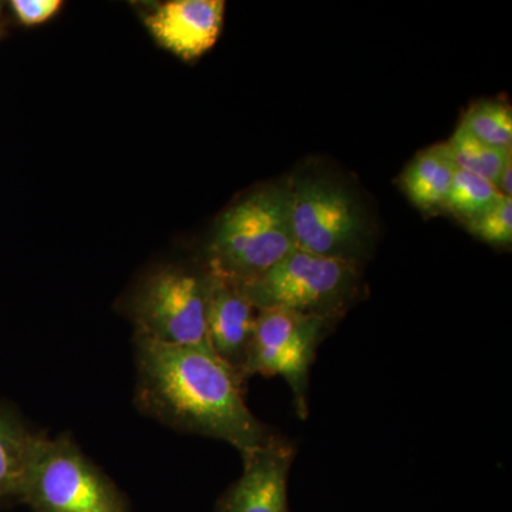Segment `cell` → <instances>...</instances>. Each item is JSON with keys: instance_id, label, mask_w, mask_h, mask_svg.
Returning a JSON list of instances; mask_svg holds the SVG:
<instances>
[{"instance_id": "cell-1", "label": "cell", "mask_w": 512, "mask_h": 512, "mask_svg": "<svg viewBox=\"0 0 512 512\" xmlns=\"http://www.w3.org/2000/svg\"><path fill=\"white\" fill-rule=\"evenodd\" d=\"M134 353L141 413L171 429L225 441L241 456L275 436L245 402L247 380L210 348L136 336Z\"/></svg>"}, {"instance_id": "cell-2", "label": "cell", "mask_w": 512, "mask_h": 512, "mask_svg": "<svg viewBox=\"0 0 512 512\" xmlns=\"http://www.w3.org/2000/svg\"><path fill=\"white\" fill-rule=\"evenodd\" d=\"M295 249L289 185H269L224 212L208 245L207 271L245 284Z\"/></svg>"}, {"instance_id": "cell-3", "label": "cell", "mask_w": 512, "mask_h": 512, "mask_svg": "<svg viewBox=\"0 0 512 512\" xmlns=\"http://www.w3.org/2000/svg\"><path fill=\"white\" fill-rule=\"evenodd\" d=\"M22 503L33 512H131L126 497L72 437H37Z\"/></svg>"}, {"instance_id": "cell-4", "label": "cell", "mask_w": 512, "mask_h": 512, "mask_svg": "<svg viewBox=\"0 0 512 512\" xmlns=\"http://www.w3.org/2000/svg\"><path fill=\"white\" fill-rule=\"evenodd\" d=\"M237 286L258 311L285 309L333 320L359 291V266L295 249L258 278Z\"/></svg>"}, {"instance_id": "cell-5", "label": "cell", "mask_w": 512, "mask_h": 512, "mask_svg": "<svg viewBox=\"0 0 512 512\" xmlns=\"http://www.w3.org/2000/svg\"><path fill=\"white\" fill-rule=\"evenodd\" d=\"M207 274L161 266L137 286L128 302L136 336L173 346L210 348L207 340Z\"/></svg>"}, {"instance_id": "cell-6", "label": "cell", "mask_w": 512, "mask_h": 512, "mask_svg": "<svg viewBox=\"0 0 512 512\" xmlns=\"http://www.w3.org/2000/svg\"><path fill=\"white\" fill-rule=\"evenodd\" d=\"M332 320L285 309L258 311L254 339L242 376H281L301 419L308 416L309 370Z\"/></svg>"}, {"instance_id": "cell-7", "label": "cell", "mask_w": 512, "mask_h": 512, "mask_svg": "<svg viewBox=\"0 0 512 512\" xmlns=\"http://www.w3.org/2000/svg\"><path fill=\"white\" fill-rule=\"evenodd\" d=\"M289 190L296 249L357 262L363 224L348 192L319 177L298 178L289 185Z\"/></svg>"}, {"instance_id": "cell-8", "label": "cell", "mask_w": 512, "mask_h": 512, "mask_svg": "<svg viewBox=\"0 0 512 512\" xmlns=\"http://www.w3.org/2000/svg\"><path fill=\"white\" fill-rule=\"evenodd\" d=\"M293 457L295 448L278 436L244 454V471L222 495L217 512H289L288 477Z\"/></svg>"}, {"instance_id": "cell-9", "label": "cell", "mask_w": 512, "mask_h": 512, "mask_svg": "<svg viewBox=\"0 0 512 512\" xmlns=\"http://www.w3.org/2000/svg\"><path fill=\"white\" fill-rule=\"evenodd\" d=\"M224 13L222 0H170L154 6L144 23L164 49L190 62L217 43Z\"/></svg>"}, {"instance_id": "cell-10", "label": "cell", "mask_w": 512, "mask_h": 512, "mask_svg": "<svg viewBox=\"0 0 512 512\" xmlns=\"http://www.w3.org/2000/svg\"><path fill=\"white\" fill-rule=\"evenodd\" d=\"M207 340L222 362L242 376L254 339L258 309L237 285L207 271ZM244 377V376H242Z\"/></svg>"}, {"instance_id": "cell-11", "label": "cell", "mask_w": 512, "mask_h": 512, "mask_svg": "<svg viewBox=\"0 0 512 512\" xmlns=\"http://www.w3.org/2000/svg\"><path fill=\"white\" fill-rule=\"evenodd\" d=\"M457 165L444 144L430 148L414 158L403 174V188L419 210H444Z\"/></svg>"}, {"instance_id": "cell-12", "label": "cell", "mask_w": 512, "mask_h": 512, "mask_svg": "<svg viewBox=\"0 0 512 512\" xmlns=\"http://www.w3.org/2000/svg\"><path fill=\"white\" fill-rule=\"evenodd\" d=\"M37 437L39 434L0 414V501H22Z\"/></svg>"}, {"instance_id": "cell-13", "label": "cell", "mask_w": 512, "mask_h": 512, "mask_svg": "<svg viewBox=\"0 0 512 512\" xmlns=\"http://www.w3.org/2000/svg\"><path fill=\"white\" fill-rule=\"evenodd\" d=\"M444 147L457 168L478 175L497 188L505 165L512 160L511 150L488 146L461 124Z\"/></svg>"}, {"instance_id": "cell-14", "label": "cell", "mask_w": 512, "mask_h": 512, "mask_svg": "<svg viewBox=\"0 0 512 512\" xmlns=\"http://www.w3.org/2000/svg\"><path fill=\"white\" fill-rule=\"evenodd\" d=\"M505 195L484 178L457 168L444 210L466 222L476 220L498 204Z\"/></svg>"}, {"instance_id": "cell-15", "label": "cell", "mask_w": 512, "mask_h": 512, "mask_svg": "<svg viewBox=\"0 0 512 512\" xmlns=\"http://www.w3.org/2000/svg\"><path fill=\"white\" fill-rule=\"evenodd\" d=\"M460 124L488 146L511 150L512 113L507 104L483 101L471 107Z\"/></svg>"}, {"instance_id": "cell-16", "label": "cell", "mask_w": 512, "mask_h": 512, "mask_svg": "<svg viewBox=\"0 0 512 512\" xmlns=\"http://www.w3.org/2000/svg\"><path fill=\"white\" fill-rule=\"evenodd\" d=\"M474 237L491 245L508 247L512 242V200L504 197L476 220L467 222Z\"/></svg>"}, {"instance_id": "cell-17", "label": "cell", "mask_w": 512, "mask_h": 512, "mask_svg": "<svg viewBox=\"0 0 512 512\" xmlns=\"http://www.w3.org/2000/svg\"><path fill=\"white\" fill-rule=\"evenodd\" d=\"M10 8L19 22L25 26H37L47 22L62 8L60 0H13Z\"/></svg>"}, {"instance_id": "cell-18", "label": "cell", "mask_w": 512, "mask_h": 512, "mask_svg": "<svg viewBox=\"0 0 512 512\" xmlns=\"http://www.w3.org/2000/svg\"><path fill=\"white\" fill-rule=\"evenodd\" d=\"M0 18H2V3H0ZM0 23H2V19H0Z\"/></svg>"}]
</instances>
